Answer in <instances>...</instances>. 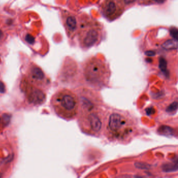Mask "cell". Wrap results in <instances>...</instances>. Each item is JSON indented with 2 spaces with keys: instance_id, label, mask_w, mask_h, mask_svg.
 <instances>
[{
  "instance_id": "obj_1",
  "label": "cell",
  "mask_w": 178,
  "mask_h": 178,
  "mask_svg": "<svg viewBox=\"0 0 178 178\" xmlns=\"http://www.w3.org/2000/svg\"><path fill=\"white\" fill-rule=\"evenodd\" d=\"M78 123L81 131L88 135L100 136L103 132L106 111L100 100L90 91L80 93Z\"/></svg>"
},
{
  "instance_id": "obj_2",
  "label": "cell",
  "mask_w": 178,
  "mask_h": 178,
  "mask_svg": "<svg viewBox=\"0 0 178 178\" xmlns=\"http://www.w3.org/2000/svg\"><path fill=\"white\" fill-rule=\"evenodd\" d=\"M137 132V121L128 111L117 109L106 111L102 133L108 140L121 144L128 143Z\"/></svg>"
},
{
  "instance_id": "obj_3",
  "label": "cell",
  "mask_w": 178,
  "mask_h": 178,
  "mask_svg": "<svg viewBox=\"0 0 178 178\" xmlns=\"http://www.w3.org/2000/svg\"><path fill=\"white\" fill-rule=\"evenodd\" d=\"M82 75L88 85L98 89L106 86L109 83L110 71L107 63L93 57L87 59L83 64Z\"/></svg>"
},
{
  "instance_id": "obj_4",
  "label": "cell",
  "mask_w": 178,
  "mask_h": 178,
  "mask_svg": "<svg viewBox=\"0 0 178 178\" xmlns=\"http://www.w3.org/2000/svg\"><path fill=\"white\" fill-rule=\"evenodd\" d=\"M51 103L55 113L60 118L71 120L77 117L80 109L78 96L68 89H62L55 93Z\"/></svg>"
},
{
  "instance_id": "obj_5",
  "label": "cell",
  "mask_w": 178,
  "mask_h": 178,
  "mask_svg": "<svg viewBox=\"0 0 178 178\" xmlns=\"http://www.w3.org/2000/svg\"><path fill=\"white\" fill-rule=\"evenodd\" d=\"M103 35L102 26L95 22H88L80 27L78 41L83 49H89L99 44Z\"/></svg>"
},
{
  "instance_id": "obj_6",
  "label": "cell",
  "mask_w": 178,
  "mask_h": 178,
  "mask_svg": "<svg viewBox=\"0 0 178 178\" xmlns=\"http://www.w3.org/2000/svg\"><path fill=\"white\" fill-rule=\"evenodd\" d=\"M124 9L118 0H104L102 4V14L107 19L111 20L120 16Z\"/></svg>"
},
{
  "instance_id": "obj_7",
  "label": "cell",
  "mask_w": 178,
  "mask_h": 178,
  "mask_svg": "<svg viewBox=\"0 0 178 178\" xmlns=\"http://www.w3.org/2000/svg\"><path fill=\"white\" fill-rule=\"evenodd\" d=\"M30 82L37 86H42L46 83L45 74L42 70L38 67L35 66L30 70L29 73Z\"/></svg>"
},
{
  "instance_id": "obj_8",
  "label": "cell",
  "mask_w": 178,
  "mask_h": 178,
  "mask_svg": "<svg viewBox=\"0 0 178 178\" xmlns=\"http://www.w3.org/2000/svg\"><path fill=\"white\" fill-rule=\"evenodd\" d=\"M29 100L35 104H41L45 100V96L41 91L35 89L29 93Z\"/></svg>"
},
{
  "instance_id": "obj_9",
  "label": "cell",
  "mask_w": 178,
  "mask_h": 178,
  "mask_svg": "<svg viewBox=\"0 0 178 178\" xmlns=\"http://www.w3.org/2000/svg\"><path fill=\"white\" fill-rule=\"evenodd\" d=\"M66 25L68 29L72 33L76 32L78 29V20L74 15H70L66 19Z\"/></svg>"
},
{
  "instance_id": "obj_10",
  "label": "cell",
  "mask_w": 178,
  "mask_h": 178,
  "mask_svg": "<svg viewBox=\"0 0 178 178\" xmlns=\"http://www.w3.org/2000/svg\"><path fill=\"white\" fill-rule=\"evenodd\" d=\"M121 5L123 7V8H129L130 6L134 5L137 0H118Z\"/></svg>"
},
{
  "instance_id": "obj_11",
  "label": "cell",
  "mask_w": 178,
  "mask_h": 178,
  "mask_svg": "<svg viewBox=\"0 0 178 178\" xmlns=\"http://www.w3.org/2000/svg\"><path fill=\"white\" fill-rule=\"evenodd\" d=\"M25 40L27 41L28 44H32L35 43V39L32 35H31L30 34H27L25 37Z\"/></svg>"
},
{
  "instance_id": "obj_12",
  "label": "cell",
  "mask_w": 178,
  "mask_h": 178,
  "mask_svg": "<svg viewBox=\"0 0 178 178\" xmlns=\"http://www.w3.org/2000/svg\"><path fill=\"white\" fill-rule=\"evenodd\" d=\"M5 91V87L4 83L0 81V93H3Z\"/></svg>"
},
{
  "instance_id": "obj_13",
  "label": "cell",
  "mask_w": 178,
  "mask_h": 178,
  "mask_svg": "<svg viewBox=\"0 0 178 178\" xmlns=\"http://www.w3.org/2000/svg\"><path fill=\"white\" fill-rule=\"evenodd\" d=\"M166 0H151L152 3L154 4H162L164 3Z\"/></svg>"
},
{
  "instance_id": "obj_14",
  "label": "cell",
  "mask_w": 178,
  "mask_h": 178,
  "mask_svg": "<svg viewBox=\"0 0 178 178\" xmlns=\"http://www.w3.org/2000/svg\"><path fill=\"white\" fill-rule=\"evenodd\" d=\"M3 32L2 31V30H0V39H1V38L3 37Z\"/></svg>"
}]
</instances>
